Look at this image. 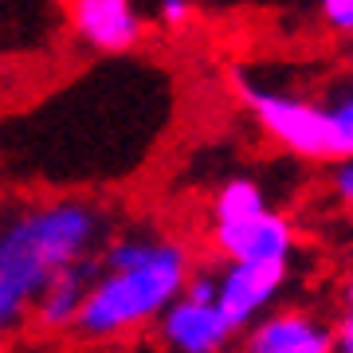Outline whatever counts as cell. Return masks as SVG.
I'll return each instance as SVG.
<instances>
[{
	"mask_svg": "<svg viewBox=\"0 0 353 353\" xmlns=\"http://www.w3.org/2000/svg\"><path fill=\"white\" fill-rule=\"evenodd\" d=\"M106 212L83 196L28 204L0 220V338L32 318L39 290L71 263L94 255Z\"/></svg>",
	"mask_w": 353,
	"mask_h": 353,
	"instance_id": "6da1fadb",
	"label": "cell"
},
{
	"mask_svg": "<svg viewBox=\"0 0 353 353\" xmlns=\"http://www.w3.org/2000/svg\"><path fill=\"white\" fill-rule=\"evenodd\" d=\"M192 271V252L173 236L122 232L99 255V275L75 318L83 341H114L150 326L181 299Z\"/></svg>",
	"mask_w": 353,
	"mask_h": 353,
	"instance_id": "7a4b0ae2",
	"label": "cell"
},
{
	"mask_svg": "<svg viewBox=\"0 0 353 353\" xmlns=\"http://www.w3.org/2000/svg\"><path fill=\"white\" fill-rule=\"evenodd\" d=\"M236 94L275 145H283L303 161H330L326 118H322L318 99L259 83L255 75H243V71H236Z\"/></svg>",
	"mask_w": 353,
	"mask_h": 353,
	"instance_id": "3957f363",
	"label": "cell"
},
{
	"mask_svg": "<svg viewBox=\"0 0 353 353\" xmlns=\"http://www.w3.org/2000/svg\"><path fill=\"white\" fill-rule=\"evenodd\" d=\"M290 279V263H228L216 275V310L228 318V326L252 330L263 314H271L283 287Z\"/></svg>",
	"mask_w": 353,
	"mask_h": 353,
	"instance_id": "277c9868",
	"label": "cell"
},
{
	"mask_svg": "<svg viewBox=\"0 0 353 353\" xmlns=\"http://www.w3.org/2000/svg\"><path fill=\"white\" fill-rule=\"evenodd\" d=\"M294 243V224L275 208L212 224V248L216 255H224V263H290Z\"/></svg>",
	"mask_w": 353,
	"mask_h": 353,
	"instance_id": "5b68a950",
	"label": "cell"
},
{
	"mask_svg": "<svg viewBox=\"0 0 353 353\" xmlns=\"http://www.w3.org/2000/svg\"><path fill=\"white\" fill-rule=\"evenodd\" d=\"M67 20L99 55H126L145 36L138 0H67Z\"/></svg>",
	"mask_w": 353,
	"mask_h": 353,
	"instance_id": "8992f818",
	"label": "cell"
},
{
	"mask_svg": "<svg viewBox=\"0 0 353 353\" xmlns=\"http://www.w3.org/2000/svg\"><path fill=\"white\" fill-rule=\"evenodd\" d=\"M157 334L173 353H224L236 341V330L216 310V303H189L176 299L157 318Z\"/></svg>",
	"mask_w": 353,
	"mask_h": 353,
	"instance_id": "52a82bcc",
	"label": "cell"
},
{
	"mask_svg": "<svg viewBox=\"0 0 353 353\" xmlns=\"http://www.w3.org/2000/svg\"><path fill=\"white\" fill-rule=\"evenodd\" d=\"M243 353H334V326L310 310H271L248 330Z\"/></svg>",
	"mask_w": 353,
	"mask_h": 353,
	"instance_id": "ba28073f",
	"label": "cell"
},
{
	"mask_svg": "<svg viewBox=\"0 0 353 353\" xmlns=\"http://www.w3.org/2000/svg\"><path fill=\"white\" fill-rule=\"evenodd\" d=\"M94 275H99V259L94 255L83 259V263H71L67 271H59L48 287L39 290L36 306H32V322L39 330H48V334L71 330L79 310H83V303H87V290L94 283Z\"/></svg>",
	"mask_w": 353,
	"mask_h": 353,
	"instance_id": "9c48e42d",
	"label": "cell"
},
{
	"mask_svg": "<svg viewBox=\"0 0 353 353\" xmlns=\"http://www.w3.org/2000/svg\"><path fill=\"white\" fill-rule=\"evenodd\" d=\"M326 118V138H330V161L353 157V75L326 90V99L318 102Z\"/></svg>",
	"mask_w": 353,
	"mask_h": 353,
	"instance_id": "30bf717a",
	"label": "cell"
},
{
	"mask_svg": "<svg viewBox=\"0 0 353 353\" xmlns=\"http://www.w3.org/2000/svg\"><path fill=\"white\" fill-rule=\"evenodd\" d=\"M271 208L267 192L255 176H228L224 185L212 192V224H228V220H243Z\"/></svg>",
	"mask_w": 353,
	"mask_h": 353,
	"instance_id": "8fae6325",
	"label": "cell"
},
{
	"mask_svg": "<svg viewBox=\"0 0 353 353\" xmlns=\"http://www.w3.org/2000/svg\"><path fill=\"white\" fill-rule=\"evenodd\" d=\"M326 185H330V196H334L345 212H353V157H341V161L330 165Z\"/></svg>",
	"mask_w": 353,
	"mask_h": 353,
	"instance_id": "7c38bea8",
	"label": "cell"
},
{
	"mask_svg": "<svg viewBox=\"0 0 353 353\" xmlns=\"http://www.w3.org/2000/svg\"><path fill=\"white\" fill-rule=\"evenodd\" d=\"M181 299H189V303H216V271L192 267L185 287H181Z\"/></svg>",
	"mask_w": 353,
	"mask_h": 353,
	"instance_id": "4fadbf2b",
	"label": "cell"
},
{
	"mask_svg": "<svg viewBox=\"0 0 353 353\" xmlns=\"http://www.w3.org/2000/svg\"><path fill=\"white\" fill-rule=\"evenodd\" d=\"M318 12H322L330 32L353 36V0H318Z\"/></svg>",
	"mask_w": 353,
	"mask_h": 353,
	"instance_id": "5bb4252c",
	"label": "cell"
},
{
	"mask_svg": "<svg viewBox=\"0 0 353 353\" xmlns=\"http://www.w3.org/2000/svg\"><path fill=\"white\" fill-rule=\"evenodd\" d=\"M157 20L165 28H185L192 20V0H157Z\"/></svg>",
	"mask_w": 353,
	"mask_h": 353,
	"instance_id": "9a60e30c",
	"label": "cell"
},
{
	"mask_svg": "<svg viewBox=\"0 0 353 353\" xmlns=\"http://www.w3.org/2000/svg\"><path fill=\"white\" fill-rule=\"evenodd\" d=\"M334 353H353V310H345L334 326Z\"/></svg>",
	"mask_w": 353,
	"mask_h": 353,
	"instance_id": "2e32d148",
	"label": "cell"
},
{
	"mask_svg": "<svg viewBox=\"0 0 353 353\" xmlns=\"http://www.w3.org/2000/svg\"><path fill=\"white\" fill-rule=\"evenodd\" d=\"M345 310H353V271H350V279H345Z\"/></svg>",
	"mask_w": 353,
	"mask_h": 353,
	"instance_id": "e0dca14e",
	"label": "cell"
}]
</instances>
